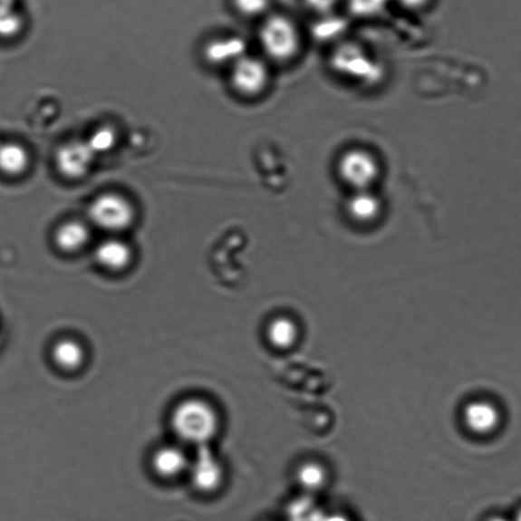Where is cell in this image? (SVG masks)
I'll use <instances>...</instances> for the list:
<instances>
[{
	"mask_svg": "<svg viewBox=\"0 0 521 521\" xmlns=\"http://www.w3.org/2000/svg\"><path fill=\"white\" fill-rule=\"evenodd\" d=\"M388 0H346L347 10L359 19H371L381 14Z\"/></svg>",
	"mask_w": 521,
	"mask_h": 521,
	"instance_id": "obj_20",
	"label": "cell"
},
{
	"mask_svg": "<svg viewBox=\"0 0 521 521\" xmlns=\"http://www.w3.org/2000/svg\"><path fill=\"white\" fill-rule=\"evenodd\" d=\"M88 217L93 226L106 233L121 234L132 226L136 213L134 207L125 197L105 193L98 196L90 204Z\"/></svg>",
	"mask_w": 521,
	"mask_h": 521,
	"instance_id": "obj_4",
	"label": "cell"
},
{
	"mask_svg": "<svg viewBox=\"0 0 521 521\" xmlns=\"http://www.w3.org/2000/svg\"><path fill=\"white\" fill-rule=\"evenodd\" d=\"M511 518L512 521H521V507L516 512V515Z\"/></svg>",
	"mask_w": 521,
	"mask_h": 521,
	"instance_id": "obj_26",
	"label": "cell"
},
{
	"mask_svg": "<svg viewBox=\"0 0 521 521\" xmlns=\"http://www.w3.org/2000/svg\"><path fill=\"white\" fill-rule=\"evenodd\" d=\"M383 202L374 189L351 192L344 205L347 218L355 226L366 227L375 225L383 214Z\"/></svg>",
	"mask_w": 521,
	"mask_h": 521,
	"instance_id": "obj_10",
	"label": "cell"
},
{
	"mask_svg": "<svg viewBox=\"0 0 521 521\" xmlns=\"http://www.w3.org/2000/svg\"><path fill=\"white\" fill-rule=\"evenodd\" d=\"M265 339L272 350L287 352L299 344L301 328L294 318L287 315L273 317L265 328Z\"/></svg>",
	"mask_w": 521,
	"mask_h": 521,
	"instance_id": "obj_13",
	"label": "cell"
},
{
	"mask_svg": "<svg viewBox=\"0 0 521 521\" xmlns=\"http://www.w3.org/2000/svg\"><path fill=\"white\" fill-rule=\"evenodd\" d=\"M169 423L179 443L196 449L209 446L218 436L221 418L210 401L201 397H188L173 408Z\"/></svg>",
	"mask_w": 521,
	"mask_h": 521,
	"instance_id": "obj_1",
	"label": "cell"
},
{
	"mask_svg": "<svg viewBox=\"0 0 521 521\" xmlns=\"http://www.w3.org/2000/svg\"><path fill=\"white\" fill-rule=\"evenodd\" d=\"M88 145L96 154L109 152L117 144V134L113 129L103 127L96 130L87 140Z\"/></svg>",
	"mask_w": 521,
	"mask_h": 521,
	"instance_id": "obj_22",
	"label": "cell"
},
{
	"mask_svg": "<svg viewBox=\"0 0 521 521\" xmlns=\"http://www.w3.org/2000/svg\"><path fill=\"white\" fill-rule=\"evenodd\" d=\"M246 41L237 35L215 37L207 41L203 46L204 61L215 68L233 65L247 54Z\"/></svg>",
	"mask_w": 521,
	"mask_h": 521,
	"instance_id": "obj_11",
	"label": "cell"
},
{
	"mask_svg": "<svg viewBox=\"0 0 521 521\" xmlns=\"http://www.w3.org/2000/svg\"><path fill=\"white\" fill-rule=\"evenodd\" d=\"M26 26V15L18 5L0 7V41L11 43L18 39Z\"/></svg>",
	"mask_w": 521,
	"mask_h": 521,
	"instance_id": "obj_19",
	"label": "cell"
},
{
	"mask_svg": "<svg viewBox=\"0 0 521 521\" xmlns=\"http://www.w3.org/2000/svg\"><path fill=\"white\" fill-rule=\"evenodd\" d=\"M229 82L239 96L258 97L269 85V66L260 57L246 54L230 66Z\"/></svg>",
	"mask_w": 521,
	"mask_h": 521,
	"instance_id": "obj_7",
	"label": "cell"
},
{
	"mask_svg": "<svg viewBox=\"0 0 521 521\" xmlns=\"http://www.w3.org/2000/svg\"><path fill=\"white\" fill-rule=\"evenodd\" d=\"M194 489L202 495L217 493L226 481V469L209 446L196 449L187 477Z\"/></svg>",
	"mask_w": 521,
	"mask_h": 521,
	"instance_id": "obj_6",
	"label": "cell"
},
{
	"mask_svg": "<svg viewBox=\"0 0 521 521\" xmlns=\"http://www.w3.org/2000/svg\"><path fill=\"white\" fill-rule=\"evenodd\" d=\"M310 11L319 14H328L337 5L339 0H304Z\"/></svg>",
	"mask_w": 521,
	"mask_h": 521,
	"instance_id": "obj_23",
	"label": "cell"
},
{
	"mask_svg": "<svg viewBox=\"0 0 521 521\" xmlns=\"http://www.w3.org/2000/svg\"><path fill=\"white\" fill-rule=\"evenodd\" d=\"M234 10L244 18L254 19L266 15L271 0H231Z\"/></svg>",
	"mask_w": 521,
	"mask_h": 521,
	"instance_id": "obj_21",
	"label": "cell"
},
{
	"mask_svg": "<svg viewBox=\"0 0 521 521\" xmlns=\"http://www.w3.org/2000/svg\"><path fill=\"white\" fill-rule=\"evenodd\" d=\"M96 154L87 140H72L59 148L55 153V165L61 175L68 179L85 178L92 169Z\"/></svg>",
	"mask_w": 521,
	"mask_h": 521,
	"instance_id": "obj_8",
	"label": "cell"
},
{
	"mask_svg": "<svg viewBox=\"0 0 521 521\" xmlns=\"http://www.w3.org/2000/svg\"><path fill=\"white\" fill-rule=\"evenodd\" d=\"M183 444L163 445L152 454L153 473L163 481L187 477L191 454Z\"/></svg>",
	"mask_w": 521,
	"mask_h": 521,
	"instance_id": "obj_9",
	"label": "cell"
},
{
	"mask_svg": "<svg viewBox=\"0 0 521 521\" xmlns=\"http://www.w3.org/2000/svg\"><path fill=\"white\" fill-rule=\"evenodd\" d=\"M462 420L469 432L487 436L496 431L501 423V412L490 401L479 400L466 404L462 410Z\"/></svg>",
	"mask_w": 521,
	"mask_h": 521,
	"instance_id": "obj_12",
	"label": "cell"
},
{
	"mask_svg": "<svg viewBox=\"0 0 521 521\" xmlns=\"http://www.w3.org/2000/svg\"><path fill=\"white\" fill-rule=\"evenodd\" d=\"M95 259L101 266L111 272L126 270L132 260L130 246L120 238H109L99 244Z\"/></svg>",
	"mask_w": 521,
	"mask_h": 521,
	"instance_id": "obj_14",
	"label": "cell"
},
{
	"mask_svg": "<svg viewBox=\"0 0 521 521\" xmlns=\"http://www.w3.org/2000/svg\"><path fill=\"white\" fill-rule=\"evenodd\" d=\"M337 173L351 192L374 189L381 175L377 157L363 148H352L337 162Z\"/></svg>",
	"mask_w": 521,
	"mask_h": 521,
	"instance_id": "obj_3",
	"label": "cell"
},
{
	"mask_svg": "<svg viewBox=\"0 0 521 521\" xmlns=\"http://www.w3.org/2000/svg\"><path fill=\"white\" fill-rule=\"evenodd\" d=\"M51 354L55 367L70 373L84 367L87 357L84 345L73 338H63L57 341L53 346Z\"/></svg>",
	"mask_w": 521,
	"mask_h": 521,
	"instance_id": "obj_15",
	"label": "cell"
},
{
	"mask_svg": "<svg viewBox=\"0 0 521 521\" xmlns=\"http://www.w3.org/2000/svg\"><path fill=\"white\" fill-rule=\"evenodd\" d=\"M30 155L26 148L15 142L0 145V172L6 177H20L27 171Z\"/></svg>",
	"mask_w": 521,
	"mask_h": 521,
	"instance_id": "obj_18",
	"label": "cell"
},
{
	"mask_svg": "<svg viewBox=\"0 0 521 521\" xmlns=\"http://www.w3.org/2000/svg\"><path fill=\"white\" fill-rule=\"evenodd\" d=\"M484 521H512V518L502 515H493L487 516Z\"/></svg>",
	"mask_w": 521,
	"mask_h": 521,
	"instance_id": "obj_24",
	"label": "cell"
},
{
	"mask_svg": "<svg viewBox=\"0 0 521 521\" xmlns=\"http://www.w3.org/2000/svg\"><path fill=\"white\" fill-rule=\"evenodd\" d=\"M91 230L86 223L71 220L63 223L54 234V244L63 253L82 251L89 244Z\"/></svg>",
	"mask_w": 521,
	"mask_h": 521,
	"instance_id": "obj_16",
	"label": "cell"
},
{
	"mask_svg": "<svg viewBox=\"0 0 521 521\" xmlns=\"http://www.w3.org/2000/svg\"><path fill=\"white\" fill-rule=\"evenodd\" d=\"M265 55L276 63H287L299 54L302 34L295 22L283 14L265 16L258 32Z\"/></svg>",
	"mask_w": 521,
	"mask_h": 521,
	"instance_id": "obj_2",
	"label": "cell"
},
{
	"mask_svg": "<svg viewBox=\"0 0 521 521\" xmlns=\"http://www.w3.org/2000/svg\"><path fill=\"white\" fill-rule=\"evenodd\" d=\"M295 481L304 492L318 493L325 489L330 475L323 463L317 460H305L295 469Z\"/></svg>",
	"mask_w": 521,
	"mask_h": 521,
	"instance_id": "obj_17",
	"label": "cell"
},
{
	"mask_svg": "<svg viewBox=\"0 0 521 521\" xmlns=\"http://www.w3.org/2000/svg\"><path fill=\"white\" fill-rule=\"evenodd\" d=\"M16 0H0V7L15 5Z\"/></svg>",
	"mask_w": 521,
	"mask_h": 521,
	"instance_id": "obj_25",
	"label": "cell"
},
{
	"mask_svg": "<svg viewBox=\"0 0 521 521\" xmlns=\"http://www.w3.org/2000/svg\"><path fill=\"white\" fill-rule=\"evenodd\" d=\"M0 145H2V142H0Z\"/></svg>",
	"mask_w": 521,
	"mask_h": 521,
	"instance_id": "obj_27",
	"label": "cell"
},
{
	"mask_svg": "<svg viewBox=\"0 0 521 521\" xmlns=\"http://www.w3.org/2000/svg\"><path fill=\"white\" fill-rule=\"evenodd\" d=\"M333 69L342 77L373 84L381 79V68L361 45H339L331 55Z\"/></svg>",
	"mask_w": 521,
	"mask_h": 521,
	"instance_id": "obj_5",
	"label": "cell"
}]
</instances>
